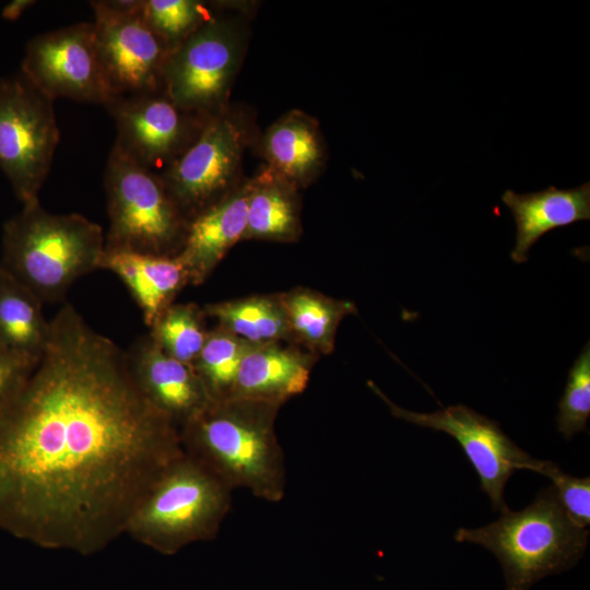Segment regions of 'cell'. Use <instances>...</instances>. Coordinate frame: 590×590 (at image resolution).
<instances>
[{"mask_svg": "<svg viewBox=\"0 0 590 590\" xmlns=\"http://www.w3.org/2000/svg\"><path fill=\"white\" fill-rule=\"evenodd\" d=\"M182 453L178 427L140 392L127 352L64 303L28 381L0 405V531L98 552L125 535Z\"/></svg>", "mask_w": 590, "mask_h": 590, "instance_id": "6da1fadb", "label": "cell"}, {"mask_svg": "<svg viewBox=\"0 0 590 590\" xmlns=\"http://www.w3.org/2000/svg\"><path fill=\"white\" fill-rule=\"evenodd\" d=\"M280 406L239 398L210 402L179 428L182 450L233 491L283 499L286 467L275 433Z\"/></svg>", "mask_w": 590, "mask_h": 590, "instance_id": "7a4b0ae2", "label": "cell"}, {"mask_svg": "<svg viewBox=\"0 0 590 590\" xmlns=\"http://www.w3.org/2000/svg\"><path fill=\"white\" fill-rule=\"evenodd\" d=\"M104 252L101 225L80 213L49 212L38 199L4 223L0 266L43 304H55L99 269Z\"/></svg>", "mask_w": 590, "mask_h": 590, "instance_id": "3957f363", "label": "cell"}, {"mask_svg": "<svg viewBox=\"0 0 590 590\" xmlns=\"http://www.w3.org/2000/svg\"><path fill=\"white\" fill-rule=\"evenodd\" d=\"M588 538L589 530L569 518L552 485L522 510L507 509L487 526L460 528L455 534L457 542L479 544L497 557L506 590H528L542 578L571 568L583 555Z\"/></svg>", "mask_w": 590, "mask_h": 590, "instance_id": "277c9868", "label": "cell"}, {"mask_svg": "<svg viewBox=\"0 0 590 590\" xmlns=\"http://www.w3.org/2000/svg\"><path fill=\"white\" fill-rule=\"evenodd\" d=\"M233 489L185 452L155 481L130 516L125 535L162 554L214 540Z\"/></svg>", "mask_w": 590, "mask_h": 590, "instance_id": "5b68a950", "label": "cell"}, {"mask_svg": "<svg viewBox=\"0 0 590 590\" xmlns=\"http://www.w3.org/2000/svg\"><path fill=\"white\" fill-rule=\"evenodd\" d=\"M104 187L109 221L105 252L179 255L189 222L158 173L143 167L114 144L106 163Z\"/></svg>", "mask_w": 590, "mask_h": 590, "instance_id": "8992f818", "label": "cell"}, {"mask_svg": "<svg viewBox=\"0 0 590 590\" xmlns=\"http://www.w3.org/2000/svg\"><path fill=\"white\" fill-rule=\"evenodd\" d=\"M59 140L54 99L21 71L0 79V169L23 204L39 199Z\"/></svg>", "mask_w": 590, "mask_h": 590, "instance_id": "52a82bcc", "label": "cell"}, {"mask_svg": "<svg viewBox=\"0 0 590 590\" xmlns=\"http://www.w3.org/2000/svg\"><path fill=\"white\" fill-rule=\"evenodd\" d=\"M243 51L240 32L212 16L173 48L163 69V91L181 109L210 118L231 91Z\"/></svg>", "mask_w": 590, "mask_h": 590, "instance_id": "ba28073f", "label": "cell"}, {"mask_svg": "<svg viewBox=\"0 0 590 590\" xmlns=\"http://www.w3.org/2000/svg\"><path fill=\"white\" fill-rule=\"evenodd\" d=\"M141 3L90 2L98 60L110 98L163 90V69L172 49L144 21Z\"/></svg>", "mask_w": 590, "mask_h": 590, "instance_id": "9c48e42d", "label": "cell"}, {"mask_svg": "<svg viewBox=\"0 0 590 590\" xmlns=\"http://www.w3.org/2000/svg\"><path fill=\"white\" fill-rule=\"evenodd\" d=\"M367 385L394 417L451 436L476 472L481 489L488 496L493 509L500 514L509 509L504 498L508 480L517 470L531 471L536 459L514 442L498 422L463 404L433 413L409 411L393 403L373 381Z\"/></svg>", "mask_w": 590, "mask_h": 590, "instance_id": "30bf717a", "label": "cell"}, {"mask_svg": "<svg viewBox=\"0 0 590 590\" xmlns=\"http://www.w3.org/2000/svg\"><path fill=\"white\" fill-rule=\"evenodd\" d=\"M245 144L238 122L224 114L208 119L198 138L158 173L190 222L229 192Z\"/></svg>", "mask_w": 590, "mask_h": 590, "instance_id": "8fae6325", "label": "cell"}, {"mask_svg": "<svg viewBox=\"0 0 590 590\" xmlns=\"http://www.w3.org/2000/svg\"><path fill=\"white\" fill-rule=\"evenodd\" d=\"M104 106L116 126L114 144L155 173L172 164L209 119L181 109L163 90L113 97Z\"/></svg>", "mask_w": 590, "mask_h": 590, "instance_id": "7c38bea8", "label": "cell"}, {"mask_svg": "<svg viewBox=\"0 0 590 590\" xmlns=\"http://www.w3.org/2000/svg\"><path fill=\"white\" fill-rule=\"evenodd\" d=\"M20 71L54 101L66 97L105 105L110 99L93 22L71 24L30 39Z\"/></svg>", "mask_w": 590, "mask_h": 590, "instance_id": "4fadbf2b", "label": "cell"}, {"mask_svg": "<svg viewBox=\"0 0 590 590\" xmlns=\"http://www.w3.org/2000/svg\"><path fill=\"white\" fill-rule=\"evenodd\" d=\"M126 352L140 392L178 429L212 402L192 364L165 353L149 333Z\"/></svg>", "mask_w": 590, "mask_h": 590, "instance_id": "5bb4252c", "label": "cell"}, {"mask_svg": "<svg viewBox=\"0 0 590 590\" xmlns=\"http://www.w3.org/2000/svg\"><path fill=\"white\" fill-rule=\"evenodd\" d=\"M316 356L294 343L253 344L240 363L229 398L281 408L305 391Z\"/></svg>", "mask_w": 590, "mask_h": 590, "instance_id": "9a60e30c", "label": "cell"}, {"mask_svg": "<svg viewBox=\"0 0 590 590\" xmlns=\"http://www.w3.org/2000/svg\"><path fill=\"white\" fill-rule=\"evenodd\" d=\"M250 182L229 191L189 222L184 247L177 256L189 284L200 285L227 251L244 239Z\"/></svg>", "mask_w": 590, "mask_h": 590, "instance_id": "2e32d148", "label": "cell"}, {"mask_svg": "<svg viewBox=\"0 0 590 590\" xmlns=\"http://www.w3.org/2000/svg\"><path fill=\"white\" fill-rule=\"evenodd\" d=\"M502 201L510 209L516 223V243L510 253L517 263L528 260L532 246L553 228L590 219V182L571 189L516 193L506 190Z\"/></svg>", "mask_w": 590, "mask_h": 590, "instance_id": "e0dca14e", "label": "cell"}, {"mask_svg": "<svg viewBox=\"0 0 590 590\" xmlns=\"http://www.w3.org/2000/svg\"><path fill=\"white\" fill-rule=\"evenodd\" d=\"M99 269L115 273L140 307L148 327L189 284L187 270L176 257L104 252Z\"/></svg>", "mask_w": 590, "mask_h": 590, "instance_id": "ac0fdd59", "label": "cell"}, {"mask_svg": "<svg viewBox=\"0 0 590 590\" xmlns=\"http://www.w3.org/2000/svg\"><path fill=\"white\" fill-rule=\"evenodd\" d=\"M263 149L270 167L295 187L312 179L323 156L317 125L299 111L288 113L268 129Z\"/></svg>", "mask_w": 590, "mask_h": 590, "instance_id": "d6986e66", "label": "cell"}, {"mask_svg": "<svg viewBox=\"0 0 590 590\" xmlns=\"http://www.w3.org/2000/svg\"><path fill=\"white\" fill-rule=\"evenodd\" d=\"M296 188L271 167L252 179L244 239L296 240L302 233Z\"/></svg>", "mask_w": 590, "mask_h": 590, "instance_id": "ffe728a7", "label": "cell"}, {"mask_svg": "<svg viewBox=\"0 0 590 590\" xmlns=\"http://www.w3.org/2000/svg\"><path fill=\"white\" fill-rule=\"evenodd\" d=\"M291 331L292 343L315 355L334 350L341 321L356 314L353 302L337 299L307 287L280 293Z\"/></svg>", "mask_w": 590, "mask_h": 590, "instance_id": "44dd1931", "label": "cell"}, {"mask_svg": "<svg viewBox=\"0 0 590 590\" xmlns=\"http://www.w3.org/2000/svg\"><path fill=\"white\" fill-rule=\"evenodd\" d=\"M50 334L43 303L0 266V343L38 364Z\"/></svg>", "mask_w": 590, "mask_h": 590, "instance_id": "7402d4cb", "label": "cell"}, {"mask_svg": "<svg viewBox=\"0 0 590 590\" xmlns=\"http://www.w3.org/2000/svg\"><path fill=\"white\" fill-rule=\"evenodd\" d=\"M206 317L252 344L292 343L286 312L280 294L255 295L208 304Z\"/></svg>", "mask_w": 590, "mask_h": 590, "instance_id": "603a6c76", "label": "cell"}, {"mask_svg": "<svg viewBox=\"0 0 590 590\" xmlns=\"http://www.w3.org/2000/svg\"><path fill=\"white\" fill-rule=\"evenodd\" d=\"M252 345L220 326L208 331L192 366L211 401L229 398L240 363Z\"/></svg>", "mask_w": 590, "mask_h": 590, "instance_id": "cb8c5ba5", "label": "cell"}, {"mask_svg": "<svg viewBox=\"0 0 590 590\" xmlns=\"http://www.w3.org/2000/svg\"><path fill=\"white\" fill-rule=\"evenodd\" d=\"M205 318L194 303H174L149 327V335L172 357L192 364L206 339Z\"/></svg>", "mask_w": 590, "mask_h": 590, "instance_id": "d4e9b609", "label": "cell"}, {"mask_svg": "<svg viewBox=\"0 0 590 590\" xmlns=\"http://www.w3.org/2000/svg\"><path fill=\"white\" fill-rule=\"evenodd\" d=\"M141 14L170 49L213 16L206 4L197 0H142Z\"/></svg>", "mask_w": 590, "mask_h": 590, "instance_id": "484cf974", "label": "cell"}, {"mask_svg": "<svg viewBox=\"0 0 590 590\" xmlns=\"http://www.w3.org/2000/svg\"><path fill=\"white\" fill-rule=\"evenodd\" d=\"M590 416V345L583 346L569 369L566 387L558 402L557 429L566 440L588 432Z\"/></svg>", "mask_w": 590, "mask_h": 590, "instance_id": "4316f807", "label": "cell"}, {"mask_svg": "<svg viewBox=\"0 0 590 590\" xmlns=\"http://www.w3.org/2000/svg\"><path fill=\"white\" fill-rule=\"evenodd\" d=\"M533 472L548 477L556 496L569 516L579 527L590 524V477H576L564 472L552 461L536 459Z\"/></svg>", "mask_w": 590, "mask_h": 590, "instance_id": "83f0119b", "label": "cell"}, {"mask_svg": "<svg viewBox=\"0 0 590 590\" xmlns=\"http://www.w3.org/2000/svg\"><path fill=\"white\" fill-rule=\"evenodd\" d=\"M36 366L0 343V405L22 390Z\"/></svg>", "mask_w": 590, "mask_h": 590, "instance_id": "f1b7e54d", "label": "cell"}, {"mask_svg": "<svg viewBox=\"0 0 590 590\" xmlns=\"http://www.w3.org/2000/svg\"><path fill=\"white\" fill-rule=\"evenodd\" d=\"M35 1L32 0L13 1L4 8L2 14L5 19L15 20L24 12L25 9L33 5Z\"/></svg>", "mask_w": 590, "mask_h": 590, "instance_id": "f546056e", "label": "cell"}]
</instances>
